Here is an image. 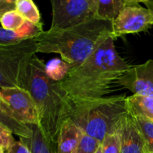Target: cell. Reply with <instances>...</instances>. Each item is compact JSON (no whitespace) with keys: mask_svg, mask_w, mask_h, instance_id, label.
<instances>
[{"mask_svg":"<svg viewBox=\"0 0 153 153\" xmlns=\"http://www.w3.org/2000/svg\"><path fill=\"white\" fill-rule=\"evenodd\" d=\"M131 67L117 52L111 34L81 65L73 67L58 86L68 100L104 98Z\"/></svg>","mask_w":153,"mask_h":153,"instance_id":"1","label":"cell"},{"mask_svg":"<svg viewBox=\"0 0 153 153\" xmlns=\"http://www.w3.org/2000/svg\"><path fill=\"white\" fill-rule=\"evenodd\" d=\"M112 22L93 19L60 31H43L35 37L37 53H56L62 60L79 67L111 34Z\"/></svg>","mask_w":153,"mask_h":153,"instance_id":"2","label":"cell"},{"mask_svg":"<svg viewBox=\"0 0 153 153\" xmlns=\"http://www.w3.org/2000/svg\"><path fill=\"white\" fill-rule=\"evenodd\" d=\"M46 65L37 56L31 60L26 90L37 106L39 127L44 135L53 141L58 140L61 123L67 119L66 94L46 74Z\"/></svg>","mask_w":153,"mask_h":153,"instance_id":"3","label":"cell"},{"mask_svg":"<svg viewBox=\"0 0 153 153\" xmlns=\"http://www.w3.org/2000/svg\"><path fill=\"white\" fill-rule=\"evenodd\" d=\"M126 100V95L93 100H71L66 97L67 118L102 143L106 134L117 131L123 120L129 114Z\"/></svg>","mask_w":153,"mask_h":153,"instance_id":"4","label":"cell"},{"mask_svg":"<svg viewBox=\"0 0 153 153\" xmlns=\"http://www.w3.org/2000/svg\"><path fill=\"white\" fill-rule=\"evenodd\" d=\"M37 39L0 46V88L26 90L31 60L37 53Z\"/></svg>","mask_w":153,"mask_h":153,"instance_id":"5","label":"cell"},{"mask_svg":"<svg viewBox=\"0 0 153 153\" xmlns=\"http://www.w3.org/2000/svg\"><path fill=\"white\" fill-rule=\"evenodd\" d=\"M49 31L67 29L96 19L97 0H52Z\"/></svg>","mask_w":153,"mask_h":153,"instance_id":"6","label":"cell"},{"mask_svg":"<svg viewBox=\"0 0 153 153\" xmlns=\"http://www.w3.org/2000/svg\"><path fill=\"white\" fill-rule=\"evenodd\" d=\"M140 3V1L128 0V4L112 22L111 36L114 38L142 32L153 25V13Z\"/></svg>","mask_w":153,"mask_h":153,"instance_id":"7","label":"cell"},{"mask_svg":"<svg viewBox=\"0 0 153 153\" xmlns=\"http://www.w3.org/2000/svg\"><path fill=\"white\" fill-rule=\"evenodd\" d=\"M0 105L26 125L39 126V114L29 91L19 88H0Z\"/></svg>","mask_w":153,"mask_h":153,"instance_id":"8","label":"cell"},{"mask_svg":"<svg viewBox=\"0 0 153 153\" xmlns=\"http://www.w3.org/2000/svg\"><path fill=\"white\" fill-rule=\"evenodd\" d=\"M117 85L131 91L134 95L153 97V60L131 66L119 79Z\"/></svg>","mask_w":153,"mask_h":153,"instance_id":"9","label":"cell"},{"mask_svg":"<svg viewBox=\"0 0 153 153\" xmlns=\"http://www.w3.org/2000/svg\"><path fill=\"white\" fill-rule=\"evenodd\" d=\"M117 132L121 144V153H146L143 136L130 114L121 122Z\"/></svg>","mask_w":153,"mask_h":153,"instance_id":"10","label":"cell"},{"mask_svg":"<svg viewBox=\"0 0 153 153\" xmlns=\"http://www.w3.org/2000/svg\"><path fill=\"white\" fill-rule=\"evenodd\" d=\"M83 131L69 118L64 120L58 136V153H76Z\"/></svg>","mask_w":153,"mask_h":153,"instance_id":"11","label":"cell"},{"mask_svg":"<svg viewBox=\"0 0 153 153\" xmlns=\"http://www.w3.org/2000/svg\"><path fill=\"white\" fill-rule=\"evenodd\" d=\"M43 23L34 24L25 21L23 26L16 31H8L0 28V46H7L19 43L22 40L34 38L42 33Z\"/></svg>","mask_w":153,"mask_h":153,"instance_id":"12","label":"cell"},{"mask_svg":"<svg viewBox=\"0 0 153 153\" xmlns=\"http://www.w3.org/2000/svg\"><path fill=\"white\" fill-rule=\"evenodd\" d=\"M33 134L29 138H19L31 153H58V143L48 139L37 125H31Z\"/></svg>","mask_w":153,"mask_h":153,"instance_id":"13","label":"cell"},{"mask_svg":"<svg viewBox=\"0 0 153 153\" xmlns=\"http://www.w3.org/2000/svg\"><path fill=\"white\" fill-rule=\"evenodd\" d=\"M0 124L4 126L19 138H29L33 134L31 125H26L18 120L2 105H0Z\"/></svg>","mask_w":153,"mask_h":153,"instance_id":"14","label":"cell"},{"mask_svg":"<svg viewBox=\"0 0 153 153\" xmlns=\"http://www.w3.org/2000/svg\"><path fill=\"white\" fill-rule=\"evenodd\" d=\"M126 102L130 114L140 115L153 122V97L132 94L127 97Z\"/></svg>","mask_w":153,"mask_h":153,"instance_id":"15","label":"cell"},{"mask_svg":"<svg viewBox=\"0 0 153 153\" xmlns=\"http://www.w3.org/2000/svg\"><path fill=\"white\" fill-rule=\"evenodd\" d=\"M128 2V0H97L96 17L113 22Z\"/></svg>","mask_w":153,"mask_h":153,"instance_id":"16","label":"cell"},{"mask_svg":"<svg viewBox=\"0 0 153 153\" xmlns=\"http://www.w3.org/2000/svg\"><path fill=\"white\" fill-rule=\"evenodd\" d=\"M130 115L144 139L146 153H153V122L140 115L132 114H130Z\"/></svg>","mask_w":153,"mask_h":153,"instance_id":"17","label":"cell"},{"mask_svg":"<svg viewBox=\"0 0 153 153\" xmlns=\"http://www.w3.org/2000/svg\"><path fill=\"white\" fill-rule=\"evenodd\" d=\"M73 67L64 60L53 59L46 65V74L52 80L59 82L67 77Z\"/></svg>","mask_w":153,"mask_h":153,"instance_id":"18","label":"cell"},{"mask_svg":"<svg viewBox=\"0 0 153 153\" xmlns=\"http://www.w3.org/2000/svg\"><path fill=\"white\" fill-rule=\"evenodd\" d=\"M16 10L28 22L40 23V13L31 0H16Z\"/></svg>","mask_w":153,"mask_h":153,"instance_id":"19","label":"cell"},{"mask_svg":"<svg viewBox=\"0 0 153 153\" xmlns=\"http://www.w3.org/2000/svg\"><path fill=\"white\" fill-rule=\"evenodd\" d=\"M25 19L16 10L7 12L0 16L1 28L8 31H16L25 23Z\"/></svg>","mask_w":153,"mask_h":153,"instance_id":"20","label":"cell"},{"mask_svg":"<svg viewBox=\"0 0 153 153\" xmlns=\"http://www.w3.org/2000/svg\"><path fill=\"white\" fill-rule=\"evenodd\" d=\"M103 153H121V144L118 132L107 134L101 143Z\"/></svg>","mask_w":153,"mask_h":153,"instance_id":"21","label":"cell"},{"mask_svg":"<svg viewBox=\"0 0 153 153\" xmlns=\"http://www.w3.org/2000/svg\"><path fill=\"white\" fill-rule=\"evenodd\" d=\"M101 146V142L83 132L76 153H96Z\"/></svg>","mask_w":153,"mask_h":153,"instance_id":"22","label":"cell"},{"mask_svg":"<svg viewBox=\"0 0 153 153\" xmlns=\"http://www.w3.org/2000/svg\"><path fill=\"white\" fill-rule=\"evenodd\" d=\"M16 141L13 133L4 126L0 124V151L8 153Z\"/></svg>","mask_w":153,"mask_h":153,"instance_id":"23","label":"cell"},{"mask_svg":"<svg viewBox=\"0 0 153 153\" xmlns=\"http://www.w3.org/2000/svg\"><path fill=\"white\" fill-rule=\"evenodd\" d=\"M12 10H16V0H0V16Z\"/></svg>","mask_w":153,"mask_h":153,"instance_id":"24","label":"cell"},{"mask_svg":"<svg viewBox=\"0 0 153 153\" xmlns=\"http://www.w3.org/2000/svg\"><path fill=\"white\" fill-rule=\"evenodd\" d=\"M8 153H31L21 141H16Z\"/></svg>","mask_w":153,"mask_h":153,"instance_id":"25","label":"cell"},{"mask_svg":"<svg viewBox=\"0 0 153 153\" xmlns=\"http://www.w3.org/2000/svg\"><path fill=\"white\" fill-rule=\"evenodd\" d=\"M140 2L143 3L148 9L151 10V12L153 13V1L152 0H146V1H140Z\"/></svg>","mask_w":153,"mask_h":153,"instance_id":"26","label":"cell"},{"mask_svg":"<svg viewBox=\"0 0 153 153\" xmlns=\"http://www.w3.org/2000/svg\"><path fill=\"white\" fill-rule=\"evenodd\" d=\"M96 153H103V152H102V146H100V147L99 148V149L97 151V152H96Z\"/></svg>","mask_w":153,"mask_h":153,"instance_id":"27","label":"cell"}]
</instances>
